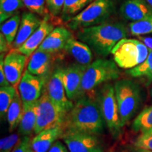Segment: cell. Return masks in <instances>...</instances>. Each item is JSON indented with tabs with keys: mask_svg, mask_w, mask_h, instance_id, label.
<instances>
[{
	"mask_svg": "<svg viewBox=\"0 0 152 152\" xmlns=\"http://www.w3.org/2000/svg\"><path fill=\"white\" fill-rule=\"evenodd\" d=\"M126 73L133 77L143 79L146 86L152 84V50L149 49V53L147 59L136 67L129 69Z\"/></svg>",
	"mask_w": 152,
	"mask_h": 152,
	"instance_id": "603a6c76",
	"label": "cell"
},
{
	"mask_svg": "<svg viewBox=\"0 0 152 152\" xmlns=\"http://www.w3.org/2000/svg\"><path fill=\"white\" fill-rule=\"evenodd\" d=\"M120 14L131 23L141 21L152 18V7L144 0H125L120 7Z\"/></svg>",
	"mask_w": 152,
	"mask_h": 152,
	"instance_id": "5bb4252c",
	"label": "cell"
},
{
	"mask_svg": "<svg viewBox=\"0 0 152 152\" xmlns=\"http://www.w3.org/2000/svg\"><path fill=\"white\" fill-rule=\"evenodd\" d=\"M54 29V26L49 21V19L43 18L39 28L17 50L28 57L32 56Z\"/></svg>",
	"mask_w": 152,
	"mask_h": 152,
	"instance_id": "e0dca14e",
	"label": "cell"
},
{
	"mask_svg": "<svg viewBox=\"0 0 152 152\" xmlns=\"http://www.w3.org/2000/svg\"><path fill=\"white\" fill-rule=\"evenodd\" d=\"M149 49L142 41L124 38L112 49L114 61L119 68L132 69L147 59Z\"/></svg>",
	"mask_w": 152,
	"mask_h": 152,
	"instance_id": "8992f818",
	"label": "cell"
},
{
	"mask_svg": "<svg viewBox=\"0 0 152 152\" xmlns=\"http://www.w3.org/2000/svg\"><path fill=\"white\" fill-rule=\"evenodd\" d=\"M20 133H14L0 140V152H11L20 142Z\"/></svg>",
	"mask_w": 152,
	"mask_h": 152,
	"instance_id": "4dcf8cb0",
	"label": "cell"
},
{
	"mask_svg": "<svg viewBox=\"0 0 152 152\" xmlns=\"http://www.w3.org/2000/svg\"><path fill=\"white\" fill-rule=\"evenodd\" d=\"M65 0H46L47 7L52 16H58L61 15Z\"/></svg>",
	"mask_w": 152,
	"mask_h": 152,
	"instance_id": "1f68e13d",
	"label": "cell"
},
{
	"mask_svg": "<svg viewBox=\"0 0 152 152\" xmlns=\"http://www.w3.org/2000/svg\"><path fill=\"white\" fill-rule=\"evenodd\" d=\"M18 92L13 85L1 87L0 88V115L3 119L7 117L9 108Z\"/></svg>",
	"mask_w": 152,
	"mask_h": 152,
	"instance_id": "4316f807",
	"label": "cell"
},
{
	"mask_svg": "<svg viewBox=\"0 0 152 152\" xmlns=\"http://www.w3.org/2000/svg\"><path fill=\"white\" fill-rule=\"evenodd\" d=\"M105 124L97 100L82 96L67 113L64 128L98 135L103 132Z\"/></svg>",
	"mask_w": 152,
	"mask_h": 152,
	"instance_id": "6da1fadb",
	"label": "cell"
},
{
	"mask_svg": "<svg viewBox=\"0 0 152 152\" xmlns=\"http://www.w3.org/2000/svg\"><path fill=\"white\" fill-rule=\"evenodd\" d=\"M73 38L71 30L64 26H58L49 33L37 49L55 54L64 50L66 44Z\"/></svg>",
	"mask_w": 152,
	"mask_h": 152,
	"instance_id": "9a60e30c",
	"label": "cell"
},
{
	"mask_svg": "<svg viewBox=\"0 0 152 152\" xmlns=\"http://www.w3.org/2000/svg\"><path fill=\"white\" fill-rule=\"evenodd\" d=\"M31 140L29 136H23L11 152H28L30 148Z\"/></svg>",
	"mask_w": 152,
	"mask_h": 152,
	"instance_id": "836d02e7",
	"label": "cell"
},
{
	"mask_svg": "<svg viewBox=\"0 0 152 152\" xmlns=\"http://www.w3.org/2000/svg\"><path fill=\"white\" fill-rule=\"evenodd\" d=\"M5 53H1L0 56V86L6 87L11 85L6 76L4 69V60Z\"/></svg>",
	"mask_w": 152,
	"mask_h": 152,
	"instance_id": "e575fe53",
	"label": "cell"
},
{
	"mask_svg": "<svg viewBox=\"0 0 152 152\" xmlns=\"http://www.w3.org/2000/svg\"><path fill=\"white\" fill-rule=\"evenodd\" d=\"M53 54L37 49L28 61L27 71L33 75L46 77L52 65Z\"/></svg>",
	"mask_w": 152,
	"mask_h": 152,
	"instance_id": "d6986e66",
	"label": "cell"
},
{
	"mask_svg": "<svg viewBox=\"0 0 152 152\" xmlns=\"http://www.w3.org/2000/svg\"><path fill=\"white\" fill-rule=\"evenodd\" d=\"M127 152H152V151H149V150L141 149V148H137V147H132L130 148Z\"/></svg>",
	"mask_w": 152,
	"mask_h": 152,
	"instance_id": "f35d334b",
	"label": "cell"
},
{
	"mask_svg": "<svg viewBox=\"0 0 152 152\" xmlns=\"http://www.w3.org/2000/svg\"><path fill=\"white\" fill-rule=\"evenodd\" d=\"M61 138L70 152H102V146L96 135L66 129Z\"/></svg>",
	"mask_w": 152,
	"mask_h": 152,
	"instance_id": "9c48e42d",
	"label": "cell"
},
{
	"mask_svg": "<svg viewBox=\"0 0 152 152\" xmlns=\"http://www.w3.org/2000/svg\"><path fill=\"white\" fill-rule=\"evenodd\" d=\"M66 115L67 113L51 99L45 90L38 99V114L34 133L37 134L43 130L64 126Z\"/></svg>",
	"mask_w": 152,
	"mask_h": 152,
	"instance_id": "52a82bcc",
	"label": "cell"
},
{
	"mask_svg": "<svg viewBox=\"0 0 152 152\" xmlns=\"http://www.w3.org/2000/svg\"><path fill=\"white\" fill-rule=\"evenodd\" d=\"M24 7L23 0H0V23L8 20Z\"/></svg>",
	"mask_w": 152,
	"mask_h": 152,
	"instance_id": "83f0119b",
	"label": "cell"
},
{
	"mask_svg": "<svg viewBox=\"0 0 152 152\" xmlns=\"http://www.w3.org/2000/svg\"><path fill=\"white\" fill-rule=\"evenodd\" d=\"M150 95H151V103H152V87L151 88V91H150Z\"/></svg>",
	"mask_w": 152,
	"mask_h": 152,
	"instance_id": "60d3db41",
	"label": "cell"
},
{
	"mask_svg": "<svg viewBox=\"0 0 152 152\" xmlns=\"http://www.w3.org/2000/svg\"><path fill=\"white\" fill-rule=\"evenodd\" d=\"M115 11L113 0H94L80 13L66 23L71 30H79L104 23Z\"/></svg>",
	"mask_w": 152,
	"mask_h": 152,
	"instance_id": "277c9868",
	"label": "cell"
},
{
	"mask_svg": "<svg viewBox=\"0 0 152 152\" xmlns=\"http://www.w3.org/2000/svg\"><path fill=\"white\" fill-rule=\"evenodd\" d=\"M22 116L23 101L18 92L7 112V118L9 124V132H13L17 127L19 126Z\"/></svg>",
	"mask_w": 152,
	"mask_h": 152,
	"instance_id": "d4e9b609",
	"label": "cell"
},
{
	"mask_svg": "<svg viewBox=\"0 0 152 152\" xmlns=\"http://www.w3.org/2000/svg\"><path fill=\"white\" fill-rule=\"evenodd\" d=\"M139 37L140 38L141 41L148 47V48L152 50V38L143 37H141V36H139Z\"/></svg>",
	"mask_w": 152,
	"mask_h": 152,
	"instance_id": "74e56055",
	"label": "cell"
},
{
	"mask_svg": "<svg viewBox=\"0 0 152 152\" xmlns=\"http://www.w3.org/2000/svg\"><path fill=\"white\" fill-rule=\"evenodd\" d=\"M47 152H70L68 149L59 140H57Z\"/></svg>",
	"mask_w": 152,
	"mask_h": 152,
	"instance_id": "d590c367",
	"label": "cell"
},
{
	"mask_svg": "<svg viewBox=\"0 0 152 152\" xmlns=\"http://www.w3.org/2000/svg\"><path fill=\"white\" fill-rule=\"evenodd\" d=\"M132 130L140 135L152 134V106L144 109L132 122Z\"/></svg>",
	"mask_w": 152,
	"mask_h": 152,
	"instance_id": "7402d4cb",
	"label": "cell"
},
{
	"mask_svg": "<svg viewBox=\"0 0 152 152\" xmlns=\"http://www.w3.org/2000/svg\"><path fill=\"white\" fill-rule=\"evenodd\" d=\"M120 77L118 66L114 60L99 58L87 66L81 84V95L92 92L100 85Z\"/></svg>",
	"mask_w": 152,
	"mask_h": 152,
	"instance_id": "5b68a950",
	"label": "cell"
},
{
	"mask_svg": "<svg viewBox=\"0 0 152 152\" xmlns=\"http://www.w3.org/2000/svg\"><path fill=\"white\" fill-rule=\"evenodd\" d=\"M121 127L133 118L141 107L143 95L141 87L132 80L122 79L114 85Z\"/></svg>",
	"mask_w": 152,
	"mask_h": 152,
	"instance_id": "3957f363",
	"label": "cell"
},
{
	"mask_svg": "<svg viewBox=\"0 0 152 152\" xmlns=\"http://www.w3.org/2000/svg\"><path fill=\"white\" fill-rule=\"evenodd\" d=\"M129 31L134 36H142L152 33V18L129 24Z\"/></svg>",
	"mask_w": 152,
	"mask_h": 152,
	"instance_id": "f546056e",
	"label": "cell"
},
{
	"mask_svg": "<svg viewBox=\"0 0 152 152\" xmlns=\"http://www.w3.org/2000/svg\"><path fill=\"white\" fill-rule=\"evenodd\" d=\"M43 18L38 15L30 12H23L21 16L19 29L12 48L18 49L39 28Z\"/></svg>",
	"mask_w": 152,
	"mask_h": 152,
	"instance_id": "2e32d148",
	"label": "cell"
},
{
	"mask_svg": "<svg viewBox=\"0 0 152 152\" xmlns=\"http://www.w3.org/2000/svg\"><path fill=\"white\" fill-rule=\"evenodd\" d=\"M64 51L73 58L77 64L88 66L92 61L93 56L90 47L74 37L68 42Z\"/></svg>",
	"mask_w": 152,
	"mask_h": 152,
	"instance_id": "ffe728a7",
	"label": "cell"
},
{
	"mask_svg": "<svg viewBox=\"0 0 152 152\" xmlns=\"http://www.w3.org/2000/svg\"><path fill=\"white\" fill-rule=\"evenodd\" d=\"M63 69L57 68L53 71L47 85V92L53 102L68 113L73 106V102L68 99L63 82Z\"/></svg>",
	"mask_w": 152,
	"mask_h": 152,
	"instance_id": "30bf717a",
	"label": "cell"
},
{
	"mask_svg": "<svg viewBox=\"0 0 152 152\" xmlns=\"http://www.w3.org/2000/svg\"><path fill=\"white\" fill-rule=\"evenodd\" d=\"M28 56L17 49H13L6 55L4 60V69L7 78L13 86L18 85L26 67Z\"/></svg>",
	"mask_w": 152,
	"mask_h": 152,
	"instance_id": "4fadbf2b",
	"label": "cell"
},
{
	"mask_svg": "<svg viewBox=\"0 0 152 152\" xmlns=\"http://www.w3.org/2000/svg\"><path fill=\"white\" fill-rule=\"evenodd\" d=\"M28 152H35V151H34L33 150L31 149V147H30V148L29 149V150H28Z\"/></svg>",
	"mask_w": 152,
	"mask_h": 152,
	"instance_id": "b9f144b4",
	"label": "cell"
},
{
	"mask_svg": "<svg viewBox=\"0 0 152 152\" xmlns=\"http://www.w3.org/2000/svg\"><path fill=\"white\" fill-rule=\"evenodd\" d=\"M128 35V28L119 22H106L77 32L79 40L88 45L96 54L103 56L111 54L115 45Z\"/></svg>",
	"mask_w": 152,
	"mask_h": 152,
	"instance_id": "7a4b0ae2",
	"label": "cell"
},
{
	"mask_svg": "<svg viewBox=\"0 0 152 152\" xmlns=\"http://www.w3.org/2000/svg\"><path fill=\"white\" fill-rule=\"evenodd\" d=\"M87 66L73 64L63 69V82L68 99L71 102L81 97V84Z\"/></svg>",
	"mask_w": 152,
	"mask_h": 152,
	"instance_id": "8fae6325",
	"label": "cell"
},
{
	"mask_svg": "<svg viewBox=\"0 0 152 152\" xmlns=\"http://www.w3.org/2000/svg\"><path fill=\"white\" fill-rule=\"evenodd\" d=\"M96 100L109 130L115 137L118 136L122 127L114 86L111 84L104 85L97 93Z\"/></svg>",
	"mask_w": 152,
	"mask_h": 152,
	"instance_id": "ba28073f",
	"label": "cell"
},
{
	"mask_svg": "<svg viewBox=\"0 0 152 152\" xmlns=\"http://www.w3.org/2000/svg\"><path fill=\"white\" fill-rule=\"evenodd\" d=\"M144 1H145L147 3L149 4L151 7H152V0H144Z\"/></svg>",
	"mask_w": 152,
	"mask_h": 152,
	"instance_id": "ab89813d",
	"label": "cell"
},
{
	"mask_svg": "<svg viewBox=\"0 0 152 152\" xmlns=\"http://www.w3.org/2000/svg\"><path fill=\"white\" fill-rule=\"evenodd\" d=\"M24 7L30 12L43 18L49 19V12L47 7L46 0H23Z\"/></svg>",
	"mask_w": 152,
	"mask_h": 152,
	"instance_id": "f1b7e54d",
	"label": "cell"
},
{
	"mask_svg": "<svg viewBox=\"0 0 152 152\" xmlns=\"http://www.w3.org/2000/svg\"><path fill=\"white\" fill-rule=\"evenodd\" d=\"M10 46L9 45L7 40L2 33L0 34V52L1 53H6L9 50Z\"/></svg>",
	"mask_w": 152,
	"mask_h": 152,
	"instance_id": "8d00e7d4",
	"label": "cell"
},
{
	"mask_svg": "<svg viewBox=\"0 0 152 152\" xmlns=\"http://www.w3.org/2000/svg\"><path fill=\"white\" fill-rule=\"evenodd\" d=\"M94 1V0H65L61 18L64 22L68 23Z\"/></svg>",
	"mask_w": 152,
	"mask_h": 152,
	"instance_id": "cb8c5ba5",
	"label": "cell"
},
{
	"mask_svg": "<svg viewBox=\"0 0 152 152\" xmlns=\"http://www.w3.org/2000/svg\"><path fill=\"white\" fill-rule=\"evenodd\" d=\"M38 114V100L23 103V116L18 126V133L29 136L35 131Z\"/></svg>",
	"mask_w": 152,
	"mask_h": 152,
	"instance_id": "44dd1931",
	"label": "cell"
},
{
	"mask_svg": "<svg viewBox=\"0 0 152 152\" xmlns=\"http://www.w3.org/2000/svg\"><path fill=\"white\" fill-rule=\"evenodd\" d=\"M64 126L48 129L36 134L31 140L30 147L35 152H47L64 132Z\"/></svg>",
	"mask_w": 152,
	"mask_h": 152,
	"instance_id": "ac0fdd59",
	"label": "cell"
},
{
	"mask_svg": "<svg viewBox=\"0 0 152 152\" xmlns=\"http://www.w3.org/2000/svg\"><path fill=\"white\" fill-rule=\"evenodd\" d=\"M46 80L45 77L33 75L26 70L18 85V92L24 102H34L41 97L44 85Z\"/></svg>",
	"mask_w": 152,
	"mask_h": 152,
	"instance_id": "7c38bea8",
	"label": "cell"
},
{
	"mask_svg": "<svg viewBox=\"0 0 152 152\" xmlns=\"http://www.w3.org/2000/svg\"><path fill=\"white\" fill-rule=\"evenodd\" d=\"M135 147L152 151V134L147 135H140L134 142Z\"/></svg>",
	"mask_w": 152,
	"mask_h": 152,
	"instance_id": "d6a6232c",
	"label": "cell"
},
{
	"mask_svg": "<svg viewBox=\"0 0 152 152\" xmlns=\"http://www.w3.org/2000/svg\"><path fill=\"white\" fill-rule=\"evenodd\" d=\"M20 20L21 16L18 11L14 16L1 24V33H2L4 36L10 47H12L13 43L16 37Z\"/></svg>",
	"mask_w": 152,
	"mask_h": 152,
	"instance_id": "484cf974",
	"label": "cell"
}]
</instances>
